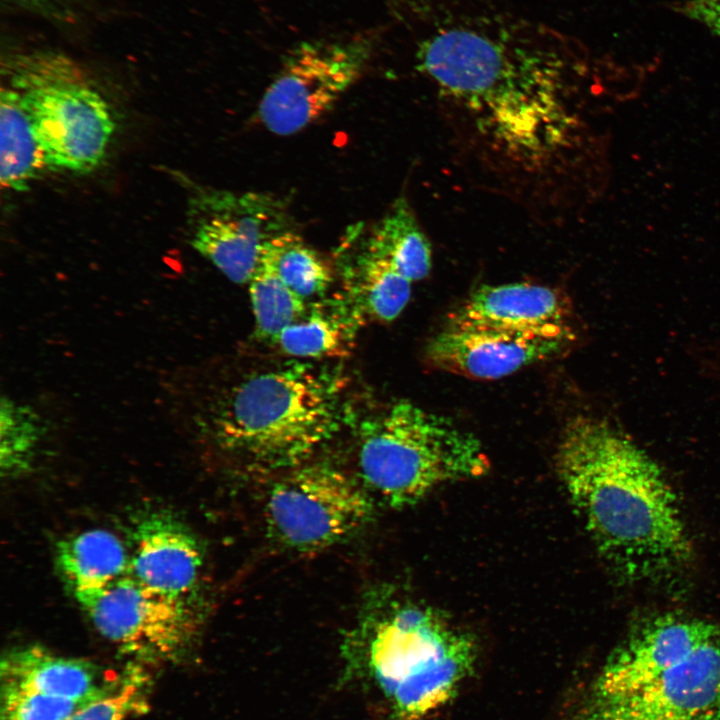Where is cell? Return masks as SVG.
<instances>
[{"instance_id": "obj_7", "label": "cell", "mask_w": 720, "mask_h": 720, "mask_svg": "<svg viewBox=\"0 0 720 720\" xmlns=\"http://www.w3.org/2000/svg\"><path fill=\"white\" fill-rule=\"evenodd\" d=\"M270 487L264 519L267 536L299 554L328 549L372 518L374 499L360 481L327 463L301 464Z\"/></svg>"}, {"instance_id": "obj_6", "label": "cell", "mask_w": 720, "mask_h": 720, "mask_svg": "<svg viewBox=\"0 0 720 720\" xmlns=\"http://www.w3.org/2000/svg\"><path fill=\"white\" fill-rule=\"evenodd\" d=\"M465 634L433 609L381 586L366 594L342 650L347 671L371 680L390 702Z\"/></svg>"}, {"instance_id": "obj_12", "label": "cell", "mask_w": 720, "mask_h": 720, "mask_svg": "<svg viewBox=\"0 0 720 720\" xmlns=\"http://www.w3.org/2000/svg\"><path fill=\"white\" fill-rule=\"evenodd\" d=\"M719 637L720 625L706 619L674 613L649 617L609 657L596 683L597 701L650 684Z\"/></svg>"}, {"instance_id": "obj_15", "label": "cell", "mask_w": 720, "mask_h": 720, "mask_svg": "<svg viewBox=\"0 0 720 720\" xmlns=\"http://www.w3.org/2000/svg\"><path fill=\"white\" fill-rule=\"evenodd\" d=\"M570 310L559 291L527 282L483 285L453 313L455 323L537 329L567 323Z\"/></svg>"}, {"instance_id": "obj_16", "label": "cell", "mask_w": 720, "mask_h": 720, "mask_svg": "<svg viewBox=\"0 0 720 720\" xmlns=\"http://www.w3.org/2000/svg\"><path fill=\"white\" fill-rule=\"evenodd\" d=\"M1 686L87 703L102 695L105 681L89 661L56 655L40 645L8 650L0 662Z\"/></svg>"}, {"instance_id": "obj_4", "label": "cell", "mask_w": 720, "mask_h": 720, "mask_svg": "<svg viewBox=\"0 0 720 720\" xmlns=\"http://www.w3.org/2000/svg\"><path fill=\"white\" fill-rule=\"evenodd\" d=\"M357 459L362 485L392 508L415 504L444 483L479 477L489 468L473 433L407 400L361 424Z\"/></svg>"}, {"instance_id": "obj_14", "label": "cell", "mask_w": 720, "mask_h": 720, "mask_svg": "<svg viewBox=\"0 0 720 720\" xmlns=\"http://www.w3.org/2000/svg\"><path fill=\"white\" fill-rule=\"evenodd\" d=\"M130 574L171 598L191 602L204 554L192 531L163 512L141 516L131 531Z\"/></svg>"}, {"instance_id": "obj_31", "label": "cell", "mask_w": 720, "mask_h": 720, "mask_svg": "<svg viewBox=\"0 0 720 720\" xmlns=\"http://www.w3.org/2000/svg\"><path fill=\"white\" fill-rule=\"evenodd\" d=\"M708 720H720V718L708 719Z\"/></svg>"}, {"instance_id": "obj_29", "label": "cell", "mask_w": 720, "mask_h": 720, "mask_svg": "<svg viewBox=\"0 0 720 720\" xmlns=\"http://www.w3.org/2000/svg\"><path fill=\"white\" fill-rule=\"evenodd\" d=\"M67 0H8L9 3L30 10H48L64 4Z\"/></svg>"}, {"instance_id": "obj_18", "label": "cell", "mask_w": 720, "mask_h": 720, "mask_svg": "<svg viewBox=\"0 0 720 720\" xmlns=\"http://www.w3.org/2000/svg\"><path fill=\"white\" fill-rule=\"evenodd\" d=\"M476 646L465 634L444 656L401 688L389 702L394 720H420L452 698L472 672Z\"/></svg>"}, {"instance_id": "obj_26", "label": "cell", "mask_w": 720, "mask_h": 720, "mask_svg": "<svg viewBox=\"0 0 720 720\" xmlns=\"http://www.w3.org/2000/svg\"><path fill=\"white\" fill-rule=\"evenodd\" d=\"M41 434L40 418L32 408L8 397L1 398L0 464L3 475H19L30 467Z\"/></svg>"}, {"instance_id": "obj_9", "label": "cell", "mask_w": 720, "mask_h": 720, "mask_svg": "<svg viewBox=\"0 0 720 720\" xmlns=\"http://www.w3.org/2000/svg\"><path fill=\"white\" fill-rule=\"evenodd\" d=\"M73 597L97 631L132 662L177 661L198 632L192 602L156 592L131 574Z\"/></svg>"}, {"instance_id": "obj_17", "label": "cell", "mask_w": 720, "mask_h": 720, "mask_svg": "<svg viewBox=\"0 0 720 720\" xmlns=\"http://www.w3.org/2000/svg\"><path fill=\"white\" fill-rule=\"evenodd\" d=\"M55 563L72 595L105 587L130 574V552L115 534L103 529L59 540Z\"/></svg>"}, {"instance_id": "obj_13", "label": "cell", "mask_w": 720, "mask_h": 720, "mask_svg": "<svg viewBox=\"0 0 720 720\" xmlns=\"http://www.w3.org/2000/svg\"><path fill=\"white\" fill-rule=\"evenodd\" d=\"M600 720H708L720 718V637L705 644L650 684L597 701Z\"/></svg>"}, {"instance_id": "obj_25", "label": "cell", "mask_w": 720, "mask_h": 720, "mask_svg": "<svg viewBox=\"0 0 720 720\" xmlns=\"http://www.w3.org/2000/svg\"><path fill=\"white\" fill-rule=\"evenodd\" d=\"M151 688L144 664L131 662L102 695L82 705L70 720H126L143 714L149 708Z\"/></svg>"}, {"instance_id": "obj_5", "label": "cell", "mask_w": 720, "mask_h": 720, "mask_svg": "<svg viewBox=\"0 0 720 720\" xmlns=\"http://www.w3.org/2000/svg\"><path fill=\"white\" fill-rule=\"evenodd\" d=\"M6 67L8 86L22 98L47 166L78 174L97 168L115 123L80 67L50 51L15 55Z\"/></svg>"}, {"instance_id": "obj_28", "label": "cell", "mask_w": 720, "mask_h": 720, "mask_svg": "<svg viewBox=\"0 0 720 720\" xmlns=\"http://www.w3.org/2000/svg\"><path fill=\"white\" fill-rule=\"evenodd\" d=\"M678 13L703 24L720 37V0H687L675 4Z\"/></svg>"}, {"instance_id": "obj_19", "label": "cell", "mask_w": 720, "mask_h": 720, "mask_svg": "<svg viewBox=\"0 0 720 720\" xmlns=\"http://www.w3.org/2000/svg\"><path fill=\"white\" fill-rule=\"evenodd\" d=\"M359 313L343 301L314 305L274 341L284 353L298 358L343 356L351 347Z\"/></svg>"}, {"instance_id": "obj_23", "label": "cell", "mask_w": 720, "mask_h": 720, "mask_svg": "<svg viewBox=\"0 0 720 720\" xmlns=\"http://www.w3.org/2000/svg\"><path fill=\"white\" fill-rule=\"evenodd\" d=\"M249 295L256 333L264 339L275 340L306 312L305 300L280 278L263 249L249 281Z\"/></svg>"}, {"instance_id": "obj_30", "label": "cell", "mask_w": 720, "mask_h": 720, "mask_svg": "<svg viewBox=\"0 0 720 720\" xmlns=\"http://www.w3.org/2000/svg\"><path fill=\"white\" fill-rule=\"evenodd\" d=\"M588 720H600V719L593 714V715L591 716V718H589Z\"/></svg>"}, {"instance_id": "obj_10", "label": "cell", "mask_w": 720, "mask_h": 720, "mask_svg": "<svg viewBox=\"0 0 720 720\" xmlns=\"http://www.w3.org/2000/svg\"><path fill=\"white\" fill-rule=\"evenodd\" d=\"M190 203L193 248L237 284L250 281L268 240L292 230L287 207L272 194L207 188Z\"/></svg>"}, {"instance_id": "obj_2", "label": "cell", "mask_w": 720, "mask_h": 720, "mask_svg": "<svg viewBox=\"0 0 720 720\" xmlns=\"http://www.w3.org/2000/svg\"><path fill=\"white\" fill-rule=\"evenodd\" d=\"M413 68L438 116L504 87L544 77L585 51L567 34L499 0H418Z\"/></svg>"}, {"instance_id": "obj_1", "label": "cell", "mask_w": 720, "mask_h": 720, "mask_svg": "<svg viewBox=\"0 0 720 720\" xmlns=\"http://www.w3.org/2000/svg\"><path fill=\"white\" fill-rule=\"evenodd\" d=\"M557 471L601 556L630 583H657L688 568L693 548L677 496L658 463L600 416L566 425Z\"/></svg>"}, {"instance_id": "obj_20", "label": "cell", "mask_w": 720, "mask_h": 720, "mask_svg": "<svg viewBox=\"0 0 720 720\" xmlns=\"http://www.w3.org/2000/svg\"><path fill=\"white\" fill-rule=\"evenodd\" d=\"M365 248L386 259L411 282L422 280L430 273L431 244L402 195L374 225Z\"/></svg>"}, {"instance_id": "obj_21", "label": "cell", "mask_w": 720, "mask_h": 720, "mask_svg": "<svg viewBox=\"0 0 720 720\" xmlns=\"http://www.w3.org/2000/svg\"><path fill=\"white\" fill-rule=\"evenodd\" d=\"M1 184L27 191L48 167L18 91L7 86L0 95Z\"/></svg>"}, {"instance_id": "obj_27", "label": "cell", "mask_w": 720, "mask_h": 720, "mask_svg": "<svg viewBox=\"0 0 720 720\" xmlns=\"http://www.w3.org/2000/svg\"><path fill=\"white\" fill-rule=\"evenodd\" d=\"M84 704L1 686V720H70Z\"/></svg>"}, {"instance_id": "obj_22", "label": "cell", "mask_w": 720, "mask_h": 720, "mask_svg": "<svg viewBox=\"0 0 720 720\" xmlns=\"http://www.w3.org/2000/svg\"><path fill=\"white\" fill-rule=\"evenodd\" d=\"M351 296L370 316L383 322L396 319L411 295L412 282L386 259L366 248L350 269Z\"/></svg>"}, {"instance_id": "obj_11", "label": "cell", "mask_w": 720, "mask_h": 720, "mask_svg": "<svg viewBox=\"0 0 720 720\" xmlns=\"http://www.w3.org/2000/svg\"><path fill=\"white\" fill-rule=\"evenodd\" d=\"M575 342L576 332L569 322L519 330L449 321L429 341L425 357L439 370L492 380L556 358Z\"/></svg>"}, {"instance_id": "obj_24", "label": "cell", "mask_w": 720, "mask_h": 720, "mask_svg": "<svg viewBox=\"0 0 720 720\" xmlns=\"http://www.w3.org/2000/svg\"><path fill=\"white\" fill-rule=\"evenodd\" d=\"M262 249L280 278L304 300L322 296L332 282L327 263L293 230L276 235Z\"/></svg>"}, {"instance_id": "obj_8", "label": "cell", "mask_w": 720, "mask_h": 720, "mask_svg": "<svg viewBox=\"0 0 720 720\" xmlns=\"http://www.w3.org/2000/svg\"><path fill=\"white\" fill-rule=\"evenodd\" d=\"M374 40L366 33L296 44L262 95L256 120L279 136L293 135L319 120L359 79Z\"/></svg>"}, {"instance_id": "obj_3", "label": "cell", "mask_w": 720, "mask_h": 720, "mask_svg": "<svg viewBox=\"0 0 720 720\" xmlns=\"http://www.w3.org/2000/svg\"><path fill=\"white\" fill-rule=\"evenodd\" d=\"M337 382L293 362L244 378L219 408L218 443L248 468L287 471L304 464L340 430Z\"/></svg>"}]
</instances>
